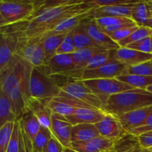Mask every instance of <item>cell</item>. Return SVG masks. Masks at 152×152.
Returning a JSON list of instances; mask_svg holds the SVG:
<instances>
[{
    "instance_id": "obj_1",
    "label": "cell",
    "mask_w": 152,
    "mask_h": 152,
    "mask_svg": "<svg viewBox=\"0 0 152 152\" xmlns=\"http://www.w3.org/2000/svg\"><path fill=\"white\" fill-rule=\"evenodd\" d=\"M34 67L28 61L15 53L0 70V91L10 99L17 120L28 111L31 98L30 81Z\"/></svg>"
},
{
    "instance_id": "obj_2",
    "label": "cell",
    "mask_w": 152,
    "mask_h": 152,
    "mask_svg": "<svg viewBox=\"0 0 152 152\" xmlns=\"http://www.w3.org/2000/svg\"><path fill=\"white\" fill-rule=\"evenodd\" d=\"M39 1L38 8L29 19L26 35L40 37L54 29L61 22L76 15L96 8L88 0H75L74 2L55 7H43Z\"/></svg>"
},
{
    "instance_id": "obj_3",
    "label": "cell",
    "mask_w": 152,
    "mask_h": 152,
    "mask_svg": "<svg viewBox=\"0 0 152 152\" xmlns=\"http://www.w3.org/2000/svg\"><path fill=\"white\" fill-rule=\"evenodd\" d=\"M150 105H152L151 92L145 89L134 88L110 96L104 106V111L119 117Z\"/></svg>"
},
{
    "instance_id": "obj_4",
    "label": "cell",
    "mask_w": 152,
    "mask_h": 152,
    "mask_svg": "<svg viewBox=\"0 0 152 152\" xmlns=\"http://www.w3.org/2000/svg\"><path fill=\"white\" fill-rule=\"evenodd\" d=\"M39 1L0 0V26L28 21L38 8Z\"/></svg>"
},
{
    "instance_id": "obj_5",
    "label": "cell",
    "mask_w": 152,
    "mask_h": 152,
    "mask_svg": "<svg viewBox=\"0 0 152 152\" xmlns=\"http://www.w3.org/2000/svg\"><path fill=\"white\" fill-rule=\"evenodd\" d=\"M28 22L25 21L0 28V70L7 65L16 53L19 38L26 32Z\"/></svg>"
},
{
    "instance_id": "obj_6",
    "label": "cell",
    "mask_w": 152,
    "mask_h": 152,
    "mask_svg": "<svg viewBox=\"0 0 152 152\" xmlns=\"http://www.w3.org/2000/svg\"><path fill=\"white\" fill-rule=\"evenodd\" d=\"M31 97L52 99L59 95L61 89L51 75H48L42 66L34 67L30 81Z\"/></svg>"
},
{
    "instance_id": "obj_7",
    "label": "cell",
    "mask_w": 152,
    "mask_h": 152,
    "mask_svg": "<svg viewBox=\"0 0 152 152\" xmlns=\"http://www.w3.org/2000/svg\"><path fill=\"white\" fill-rule=\"evenodd\" d=\"M15 53L26 59L34 67L45 65V53L41 37H29L25 32L19 38Z\"/></svg>"
},
{
    "instance_id": "obj_8",
    "label": "cell",
    "mask_w": 152,
    "mask_h": 152,
    "mask_svg": "<svg viewBox=\"0 0 152 152\" xmlns=\"http://www.w3.org/2000/svg\"><path fill=\"white\" fill-rule=\"evenodd\" d=\"M83 84L99 98L105 106L107 100L111 96L121 92L132 90L134 88L117 79H96L81 80Z\"/></svg>"
},
{
    "instance_id": "obj_9",
    "label": "cell",
    "mask_w": 152,
    "mask_h": 152,
    "mask_svg": "<svg viewBox=\"0 0 152 152\" xmlns=\"http://www.w3.org/2000/svg\"><path fill=\"white\" fill-rule=\"evenodd\" d=\"M60 89L59 96H70L86 102L96 109L104 111V105L99 98L89 90L81 80L69 78Z\"/></svg>"
},
{
    "instance_id": "obj_10",
    "label": "cell",
    "mask_w": 152,
    "mask_h": 152,
    "mask_svg": "<svg viewBox=\"0 0 152 152\" xmlns=\"http://www.w3.org/2000/svg\"><path fill=\"white\" fill-rule=\"evenodd\" d=\"M127 68V66L118 62L114 55L112 59L104 65L95 69L85 70L81 80L117 78L123 75Z\"/></svg>"
},
{
    "instance_id": "obj_11",
    "label": "cell",
    "mask_w": 152,
    "mask_h": 152,
    "mask_svg": "<svg viewBox=\"0 0 152 152\" xmlns=\"http://www.w3.org/2000/svg\"><path fill=\"white\" fill-rule=\"evenodd\" d=\"M73 125L67 118L60 114L53 113L50 131L53 137L59 140L64 148H71V132Z\"/></svg>"
},
{
    "instance_id": "obj_12",
    "label": "cell",
    "mask_w": 152,
    "mask_h": 152,
    "mask_svg": "<svg viewBox=\"0 0 152 152\" xmlns=\"http://www.w3.org/2000/svg\"><path fill=\"white\" fill-rule=\"evenodd\" d=\"M42 67L48 75L66 76L75 70V63L72 54H56Z\"/></svg>"
},
{
    "instance_id": "obj_13",
    "label": "cell",
    "mask_w": 152,
    "mask_h": 152,
    "mask_svg": "<svg viewBox=\"0 0 152 152\" xmlns=\"http://www.w3.org/2000/svg\"><path fill=\"white\" fill-rule=\"evenodd\" d=\"M95 126L101 137L114 142L128 132L125 130L119 119L110 114H107V115L100 122L95 124Z\"/></svg>"
},
{
    "instance_id": "obj_14",
    "label": "cell",
    "mask_w": 152,
    "mask_h": 152,
    "mask_svg": "<svg viewBox=\"0 0 152 152\" xmlns=\"http://www.w3.org/2000/svg\"><path fill=\"white\" fill-rule=\"evenodd\" d=\"M85 26L88 34L91 38L102 48L110 50H116L120 48L118 43L114 42L109 36L105 34L96 24L94 18L91 17L85 21Z\"/></svg>"
},
{
    "instance_id": "obj_15",
    "label": "cell",
    "mask_w": 152,
    "mask_h": 152,
    "mask_svg": "<svg viewBox=\"0 0 152 152\" xmlns=\"http://www.w3.org/2000/svg\"><path fill=\"white\" fill-rule=\"evenodd\" d=\"M114 57L126 66L132 67L151 60L152 53H143L127 47H120L114 51Z\"/></svg>"
},
{
    "instance_id": "obj_16",
    "label": "cell",
    "mask_w": 152,
    "mask_h": 152,
    "mask_svg": "<svg viewBox=\"0 0 152 152\" xmlns=\"http://www.w3.org/2000/svg\"><path fill=\"white\" fill-rule=\"evenodd\" d=\"M114 141L100 136L91 140L72 142L71 148L77 152H105L114 149Z\"/></svg>"
},
{
    "instance_id": "obj_17",
    "label": "cell",
    "mask_w": 152,
    "mask_h": 152,
    "mask_svg": "<svg viewBox=\"0 0 152 152\" xmlns=\"http://www.w3.org/2000/svg\"><path fill=\"white\" fill-rule=\"evenodd\" d=\"M152 114V105L117 117L126 132L138 128Z\"/></svg>"
},
{
    "instance_id": "obj_18",
    "label": "cell",
    "mask_w": 152,
    "mask_h": 152,
    "mask_svg": "<svg viewBox=\"0 0 152 152\" xmlns=\"http://www.w3.org/2000/svg\"><path fill=\"white\" fill-rule=\"evenodd\" d=\"M108 113L105 111L77 108L74 114L66 117L67 120L73 125L96 124L100 122Z\"/></svg>"
},
{
    "instance_id": "obj_19",
    "label": "cell",
    "mask_w": 152,
    "mask_h": 152,
    "mask_svg": "<svg viewBox=\"0 0 152 152\" xmlns=\"http://www.w3.org/2000/svg\"><path fill=\"white\" fill-rule=\"evenodd\" d=\"M48 100L49 99H39L31 97L28 105V110L35 114L42 126L50 129L53 111L49 107Z\"/></svg>"
},
{
    "instance_id": "obj_20",
    "label": "cell",
    "mask_w": 152,
    "mask_h": 152,
    "mask_svg": "<svg viewBox=\"0 0 152 152\" xmlns=\"http://www.w3.org/2000/svg\"><path fill=\"white\" fill-rule=\"evenodd\" d=\"M137 1H133L129 4L97 7L94 10V18L97 19L104 16H125L132 19L134 7Z\"/></svg>"
},
{
    "instance_id": "obj_21",
    "label": "cell",
    "mask_w": 152,
    "mask_h": 152,
    "mask_svg": "<svg viewBox=\"0 0 152 152\" xmlns=\"http://www.w3.org/2000/svg\"><path fill=\"white\" fill-rule=\"evenodd\" d=\"M68 34H51L48 32L40 36L45 53V63L48 60L56 55V50Z\"/></svg>"
},
{
    "instance_id": "obj_22",
    "label": "cell",
    "mask_w": 152,
    "mask_h": 152,
    "mask_svg": "<svg viewBox=\"0 0 152 152\" xmlns=\"http://www.w3.org/2000/svg\"><path fill=\"white\" fill-rule=\"evenodd\" d=\"M100 134L94 124H77L73 126L71 132V142L91 140L99 137Z\"/></svg>"
},
{
    "instance_id": "obj_23",
    "label": "cell",
    "mask_w": 152,
    "mask_h": 152,
    "mask_svg": "<svg viewBox=\"0 0 152 152\" xmlns=\"http://www.w3.org/2000/svg\"><path fill=\"white\" fill-rule=\"evenodd\" d=\"M94 9L86 12V13L76 15L73 17L63 21L59 25H57L54 29L52 30L51 31H49V32L51 33V34H68L71 31H72L74 28L79 26L83 21L91 17H94Z\"/></svg>"
},
{
    "instance_id": "obj_24",
    "label": "cell",
    "mask_w": 152,
    "mask_h": 152,
    "mask_svg": "<svg viewBox=\"0 0 152 152\" xmlns=\"http://www.w3.org/2000/svg\"><path fill=\"white\" fill-rule=\"evenodd\" d=\"M18 122H19V126L25 131V134L28 135L33 143L36 135L37 134L41 128V124L38 118L36 117L35 114L32 111L28 110L18 120Z\"/></svg>"
},
{
    "instance_id": "obj_25",
    "label": "cell",
    "mask_w": 152,
    "mask_h": 152,
    "mask_svg": "<svg viewBox=\"0 0 152 152\" xmlns=\"http://www.w3.org/2000/svg\"><path fill=\"white\" fill-rule=\"evenodd\" d=\"M85 21H83L79 26H77L72 31H71L73 39H74V44H75L77 50L86 48H95L104 49L102 47H100L99 45L96 44L91 38L90 36L88 34L86 30V26H85Z\"/></svg>"
},
{
    "instance_id": "obj_26",
    "label": "cell",
    "mask_w": 152,
    "mask_h": 152,
    "mask_svg": "<svg viewBox=\"0 0 152 152\" xmlns=\"http://www.w3.org/2000/svg\"><path fill=\"white\" fill-rule=\"evenodd\" d=\"M151 13L146 1H138L134 7L132 19L139 27H148L152 28Z\"/></svg>"
},
{
    "instance_id": "obj_27",
    "label": "cell",
    "mask_w": 152,
    "mask_h": 152,
    "mask_svg": "<svg viewBox=\"0 0 152 152\" xmlns=\"http://www.w3.org/2000/svg\"><path fill=\"white\" fill-rule=\"evenodd\" d=\"M105 49L95 48H86L78 49L72 54L75 63V69L79 71H85L89 60L94 55Z\"/></svg>"
},
{
    "instance_id": "obj_28",
    "label": "cell",
    "mask_w": 152,
    "mask_h": 152,
    "mask_svg": "<svg viewBox=\"0 0 152 152\" xmlns=\"http://www.w3.org/2000/svg\"><path fill=\"white\" fill-rule=\"evenodd\" d=\"M17 117L13 110L8 96L0 91V127L8 122H16Z\"/></svg>"
},
{
    "instance_id": "obj_29",
    "label": "cell",
    "mask_w": 152,
    "mask_h": 152,
    "mask_svg": "<svg viewBox=\"0 0 152 152\" xmlns=\"http://www.w3.org/2000/svg\"><path fill=\"white\" fill-rule=\"evenodd\" d=\"M120 81L132 86L134 88L145 89L152 85V77L134 75V74H123L117 77Z\"/></svg>"
},
{
    "instance_id": "obj_30",
    "label": "cell",
    "mask_w": 152,
    "mask_h": 152,
    "mask_svg": "<svg viewBox=\"0 0 152 152\" xmlns=\"http://www.w3.org/2000/svg\"><path fill=\"white\" fill-rule=\"evenodd\" d=\"M138 145H140L139 137L126 132L120 139L114 142V150L115 152H127Z\"/></svg>"
},
{
    "instance_id": "obj_31",
    "label": "cell",
    "mask_w": 152,
    "mask_h": 152,
    "mask_svg": "<svg viewBox=\"0 0 152 152\" xmlns=\"http://www.w3.org/2000/svg\"><path fill=\"white\" fill-rule=\"evenodd\" d=\"M152 36V28L148 27H138L137 29L134 31L129 37L122 40L118 43L120 47L125 48L127 47L129 45L135 42L140 41L141 39L150 37Z\"/></svg>"
},
{
    "instance_id": "obj_32",
    "label": "cell",
    "mask_w": 152,
    "mask_h": 152,
    "mask_svg": "<svg viewBox=\"0 0 152 152\" xmlns=\"http://www.w3.org/2000/svg\"><path fill=\"white\" fill-rule=\"evenodd\" d=\"M52 137H53V134L50 129L41 126L39 131L36 135L35 139L33 142L34 149L37 152H43L44 148L50 140Z\"/></svg>"
},
{
    "instance_id": "obj_33",
    "label": "cell",
    "mask_w": 152,
    "mask_h": 152,
    "mask_svg": "<svg viewBox=\"0 0 152 152\" xmlns=\"http://www.w3.org/2000/svg\"><path fill=\"white\" fill-rule=\"evenodd\" d=\"M114 51L115 50H102V51L99 52L89 60L86 69H95L108 63L114 56Z\"/></svg>"
},
{
    "instance_id": "obj_34",
    "label": "cell",
    "mask_w": 152,
    "mask_h": 152,
    "mask_svg": "<svg viewBox=\"0 0 152 152\" xmlns=\"http://www.w3.org/2000/svg\"><path fill=\"white\" fill-rule=\"evenodd\" d=\"M16 122H8L0 127V152L7 151Z\"/></svg>"
},
{
    "instance_id": "obj_35",
    "label": "cell",
    "mask_w": 152,
    "mask_h": 152,
    "mask_svg": "<svg viewBox=\"0 0 152 152\" xmlns=\"http://www.w3.org/2000/svg\"><path fill=\"white\" fill-rule=\"evenodd\" d=\"M96 24L101 28H105L108 27L114 26L123 23H131L134 22L132 19L125 16H104V17L94 19Z\"/></svg>"
},
{
    "instance_id": "obj_36",
    "label": "cell",
    "mask_w": 152,
    "mask_h": 152,
    "mask_svg": "<svg viewBox=\"0 0 152 152\" xmlns=\"http://www.w3.org/2000/svg\"><path fill=\"white\" fill-rule=\"evenodd\" d=\"M123 74H134V75L152 77V59L138 65L128 67Z\"/></svg>"
},
{
    "instance_id": "obj_37",
    "label": "cell",
    "mask_w": 152,
    "mask_h": 152,
    "mask_svg": "<svg viewBox=\"0 0 152 152\" xmlns=\"http://www.w3.org/2000/svg\"><path fill=\"white\" fill-rule=\"evenodd\" d=\"M48 105L50 108L53 113L60 114V115L64 116V117H68L74 114L77 108L74 107L70 106L67 104L62 103V102H56V101L52 99L48 100Z\"/></svg>"
},
{
    "instance_id": "obj_38",
    "label": "cell",
    "mask_w": 152,
    "mask_h": 152,
    "mask_svg": "<svg viewBox=\"0 0 152 152\" xmlns=\"http://www.w3.org/2000/svg\"><path fill=\"white\" fill-rule=\"evenodd\" d=\"M71 33H68L56 50V54H73L77 50Z\"/></svg>"
},
{
    "instance_id": "obj_39",
    "label": "cell",
    "mask_w": 152,
    "mask_h": 152,
    "mask_svg": "<svg viewBox=\"0 0 152 152\" xmlns=\"http://www.w3.org/2000/svg\"><path fill=\"white\" fill-rule=\"evenodd\" d=\"M127 48L146 53H151V37L129 45Z\"/></svg>"
},
{
    "instance_id": "obj_40",
    "label": "cell",
    "mask_w": 152,
    "mask_h": 152,
    "mask_svg": "<svg viewBox=\"0 0 152 152\" xmlns=\"http://www.w3.org/2000/svg\"><path fill=\"white\" fill-rule=\"evenodd\" d=\"M6 152H19V125L18 120L15 123L14 129Z\"/></svg>"
},
{
    "instance_id": "obj_41",
    "label": "cell",
    "mask_w": 152,
    "mask_h": 152,
    "mask_svg": "<svg viewBox=\"0 0 152 152\" xmlns=\"http://www.w3.org/2000/svg\"><path fill=\"white\" fill-rule=\"evenodd\" d=\"M33 150L32 142L25 131L19 126V152H33Z\"/></svg>"
},
{
    "instance_id": "obj_42",
    "label": "cell",
    "mask_w": 152,
    "mask_h": 152,
    "mask_svg": "<svg viewBox=\"0 0 152 152\" xmlns=\"http://www.w3.org/2000/svg\"><path fill=\"white\" fill-rule=\"evenodd\" d=\"M88 1L91 4L94 6L96 8H97V7H109V6H115L119 5V4H129L133 1H131V0H92V1H88Z\"/></svg>"
},
{
    "instance_id": "obj_43",
    "label": "cell",
    "mask_w": 152,
    "mask_h": 152,
    "mask_svg": "<svg viewBox=\"0 0 152 152\" xmlns=\"http://www.w3.org/2000/svg\"><path fill=\"white\" fill-rule=\"evenodd\" d=\"M138 27L139 26H135L132 27V28H126V29L120 30V31H116V32L108 34V35L109 36L114 42H116L117 43H119L120 41H122V40L125 39L127 38L128 37H129L134 31H135L137 29Z\"/></svg>"
},
{
    "instance_id": "obj_44",
    "label": "cell",
    "mask_w": 152,
    "mask_h": 152,
    "mask_svg": "<svg viewBox=\"0 0 152 152\" xmlns=\"http://www.w3.org/2000/svg\"><path fill=\"white\" fill-rule=\"evenodd\" d=\"M64 149L65 148L63 147V145L53 135L50 140L44 148L43 152H63Z\"/></svg>"
},
{
    "instance_id": "obj_45",
    "label": "cell",
    "mask_w": 152,
    "mask_h": 152,
    "mask_svg": "<svg viewBox=\"0 0 152 152\" xmlns=\"http://www.w3.org/2000/svg\"><path fill=\"white\" fill-rule=\"evenodd\" d=\"M137 26L135 22H131V23H123V24H120V25H114V26H111L108 27V28H101L105 34H111V33L116 32V31H120V30L126 29V28H132V27Z\"/></svg>"
},
{
    "instance_id": "obj_46",
    "label": "cell",
    "mask_w": 152,
    "mask_h": 152,
    "mask_svg": "<svg viewBox=\"0 0 152 152\" xmlns=\"http://www.w3.org/2000/svg\"><path fill=\"white\" fill-rule=\"evenodd\" d=\"M140 144L143 148L152 151V136H139Z\"/></svg>"
},
{
    "instance_id": "obj_47",
    "label": "cell",
    "mask_w": 152,
    "mask_h": 152,
    "mask_svg": "<svg viewBox=\"0 0 152 152\" xmlns=\"http://www.w3.org/2000/svg\"><path fill=\"white\" fill-rule=\"evenodd\" d=\"M142 148H142V147L140 145H140H137V146L132 148V149H130L127 152H140L142 150Z\"/></svg>"
},
{
    "instance_id": "obj_48",
    "label": "cell",
    "mask_w": 152,
    "mask_h": 152,
    "mask_svg": "<svg viewBox=\"0 0 152 152\" xmlns=\"http://www.w3.org/2000/svg\"><path fill=\"white\" fill-rule=\"evenodd\" d=\"M147 4H148V7H149L150 13H151V16L152 17V0H147Z\"/></svg>"
},
{
    "instance_id": "obj_49",
    "label": "cell",
    "mask_w": 152,
    "mask_h": 152,
    "mask_svg": "<svg viewBox=\"0 0 152 152\" xmlns=\"http://www.w3.org/2000/svg\"><path fill=\"white\" fill-rule=\"evenodd\" d=\"M63 152H77V151H76L75 150L72 149V148H65V149H64V151Z\"/></svg>"
},
{
    "instance_id": "obj_50",
    "label": "cell",
    "mask_w": 152,
    "mask_h": 152,
    "mask_svg": "<svg viewBox=\"0 0 152 152\" xmlns=\"http://www.w3.org/2000/svg\"><path fill=\"white\" fill-rule=\"evenodd\" d=\"M146 90L148 91L151 92V93H152V85H151V86H148V87L146 88Z\"/></svg>"
},
{
    "instance_id": "obj_51",
    "label": "cell",
    "mask_w": 152,
    "mask_h": 152,
    "mask_svg": "<svg viewBox=\"0 0 152 152\" xmlns=\"http://www.w3.org/2000/svg\"><path fill=\"white\" fill-rule=\"evenodd\" d=\"M140 152H152V151H151L148 149H146V148H142V150Z\"/></svg>"
},
{
    "instance_id": "obj_52",
    "label": "cell",
    "mask_w": 152,
    "mask_h": 152,
    "mask_svg": "<svg viewBox=\"0 0 152 152\" xmlns=\"http://www.w3.org/2000/svg\"><path fill=\"white\" fill-rule=\"evenodd\" d=\"M142 136H152V132H148V133L147 134H143Z\"/></svg>"
},
{
    "instance_id": "obj_53",
    "label": "cell",
    "mask_w": 152,
    "mask_h": 152,
    "mask_svg": "<svg viewBox=\"0 0 152 152\" xmlns=\"http://www.w3.org/2000/svg\"><path fill=\"white\" fill-rule=\"evenodd\" d=\"M105 152H115V151H114V150L113 149V150H111V151H105Z\"/></svg>"
},
{
    "instance_id": "obj_54",
    "label": "cell",
    "mask_w": 152,
    "mask_h": 152,
    "mask_svg": "<svg viewBox=\"0 0 152 152\" xmlns=\"http://www.w3.org/2000/svg\"><path fill=\"white\" fill-rule=\"evenodd\" d=\"M151 53H152V36L151 37Z\"/></svg>"
},
{
    "instance_id": "obj_55",
    "label": "cell",
    "mask_w": 152,
    "mask_h": 152,
    "mask_svg": "<svg viewBox=\"0 0 152 152\" xmlns=\"http://www.w3.org/2000/svg\"><path fill=\"white\" fill-rule=\"evenodd\" d=\"M151 25H152V17H151Z\"/></svg>"
},
{
    "instance_id": "obj_56",
    "label": "cell",
    "mask_w": 152,
    "mask_h": 152,
    "mask_svg": "<svg viewBox=\"0 0 152 152\" xmlns=\"http://www.w3.org/2000/svg\"><path fill=\"white\" fill-rule=\"evenodd\" d=\"M33 152H37V151H36V150H34H34H33Z\"/></svg>"
}]
</instances>
